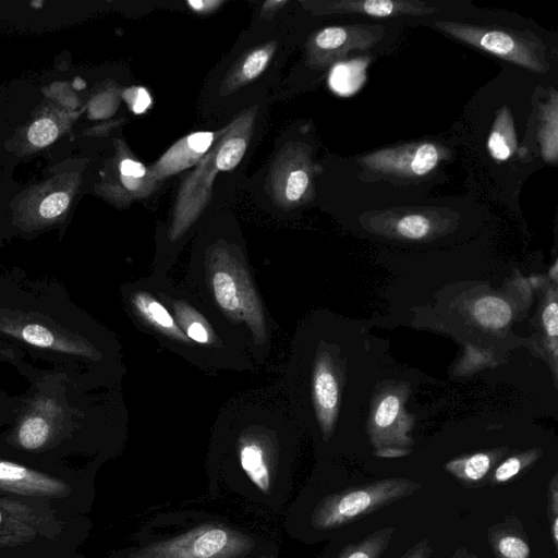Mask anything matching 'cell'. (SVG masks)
<instances>
[{"label": "cell", "instance_id": "obj_1", "mask_svg": "<svg viewBox=\"0 0 558 558\" xmlns=\"http://www.w3.org/2000/svg\"><path fill=\"white\" fill-rule=\"evenodd\" d=\"M238 253L217 246L207 252L203 269L190 270V275L207 310L239 330L262 356L269 344V326L248 267Z\"/></svg>", "mask_w": 558, "mask_h": 558}, {"label": "cell", "instance_id": "obj_2", "mask_svg": "<svg viewBox=\"0 0 558 558\" xmlns=\"http://www.w3.org/2000/svg\"><path fill=\"white\" fill-rule=\"evenodd\" d=\"M422 484L409 478L390 477L350 486L323 498L311 515L319 531L352 524L383 508L414 495Z\"/></svg>", "mask_w": 558, "mask_h": 558}, {"label": "cell", "instance_id": "obj_3", "mask_svg": "<svg viewBox=\"0 0 558 558\" xmlns=\"http://www.w3.org/2000/svg\"><path fill=\"white\" fill-rule=\"evenodd\" d=\"M435 27L464 44L529 71L545 73L548 70L546 47L532 32L450 21H438Z\"/></svg>", "mask_w": 558, "mask_h": 558}, {"label": "cell", "instance_id": "obj_4", "mask_svg": "<svg viewBox=\"0 0 558 558\" xmlns=\"http://www.w3.org/2000/svg\"><path fill=\"white\" fill-rule=\"evenodd\" d=\"M82 184L78 170H66L32 185L12 203L13 223L26 232L62 222Z\"/></svg>", "mask_w": 558, "mask_h": 558}, {"label": "cell", "instance_id": "obj_5", "mask_svg": "<svg viewBox=\"0 0 558 558\" xmlns=\"http://www.w3.org/2000/svg\"><path fill=\"white\" fill-rule=\"evenodd\" d=\"M247 535L222 524H204L150 543L132 558H243L254 547Z\"/></svg>", "mask_w": 558, "mask_h": 558}, {"label": "cell", "instance_id": "obj_6", "mask_svg": "<svg viewBox=\"0 0 558 558\" xmlns=\"http://www.w3.org/2000/svg\"><path fill=\"white\" fill-rule=\"evenodd\" d=\"M450 151L434 142H413L386 147L356 159L364 174L381 179L417 180L433 173Z\"/></svg>", "mask_w": 558, "mask_h": 558}, {"label": "cell", "instance_id": "obj_7", "mask_svg": "<svg viewBox=\"0 0 558 558\" xmlns=\"http://www.w3.org/2000/svg\"><path fill=\"white\" fill-rule=\"evenodd\" d=\"M0 331L28 344L98 361L101 353L85 338L36 313L0 308Z\"/></svg>", "mask_w": 558, "mask_h": 558}, {"label": "cell", "instance_id": "obj_8", "mask_svg": "<svg viewBox=\"0 0 558 558\" xmlns=\"http://www.w3.org/2000/svg\"><path fill=\"white\" fill-rule=\"evenodd\" d=\"M459 214L441 207H397L361 215L365 228L407 240H423L451 226Z\"/></svg>", "mask_w": 558, "mask_h": 558}, {"label": "cell", "instance_id": "obj_9", "mask_svg": "<svg viewBox=\"0 0 558 558\" xmlns=\"http://www.w3.org/2000/svg\"><path fill=\"white\" fill-rule=\"evenodd\" d=\"M385 35L383 25L354 24L325 27L308 43V57L313 65L327 66L351 51L368 50Z\"/></svg>", "mask_w": 558, "mask_h": 558}, {"label": "cell", "instance_id": "obj_10", "mask_svg": "<svg viewBox=\"0 0 558 558\" xmlns=\"http://www.w3.org/2000/svg\"><path fill=\"white\" fill-rule=\"evenodd\" d=\"M80 114L81 111L66 109L45 98L26 124L12 137L11 147L20 157L44 149L66 133Z\"/></svg>", "mask_w": 558, "mask_h": 558}, {"label": "cell", "instance_id": "obj_11", "mask_svg": "<svg viewBox=\"0 0 558 558\" xmlns=\"http://www.w3.org/2000/svg\"><path fill=\"white\" fill-rule=\"evenodd\" d=\"M130 307L135 317L151 331L165 338L170 344L180 347V351L196 352L195 345L186 338L170 310L150 292L135 289L129 295Z\"/></svg>", "mask_w": 558, "mask_h": 558}, {"label": "cell", "instance_id": "obj_12", "mask_svg": "<svg viewBox=\"0 0 558 558\" xmlns=\"http://www.w3.org/2000/svg\"><path fill=\"white\" fill-rule=\"evenodd\" d=\"M159 295L166 306L171 310L174 319L186 338L194 344L209 350L221 351L226 349L221 337L217 333L211 320L203 311L197 310L191 302L175 292L160 291Z\"/></svg>", "mask_w": 558, "mask_h": 558}, {"label": "cell", "instance_id": "obj_13", "mask_svg": "<svg viewBox=\"0 0 558 558\" xmlns=\"http://www.w3.org/2000/svg\"><path fill=\"white\" fill-rule=\"evenodd\" d=\"M437 9L418 0H337L315 4L319 14L353 13L374 17L430 15Z\"/></svg>", "mask_w": 558, "mask_h": 558}, {"label": "cell", "instance_id": "obj_14", "mask_svg": "<svg viewBox=\"0 0 558 558\" xmlns=\"http://www.w3.org/2000/svg\"><path fill=\"white\" fill-rule=\"evenodd\" d=\"M239 462L251 482L268 493L272 478V447L265 433L244 430L238 440Z\"/></svg>", "mask_w": 558, "mask_h": 558}, {"label": "cell", "instance_id": "obj_15", "mask_svg": "<svg viewBox=\"0 0 558 558\" xmlns=\"http://www.w3.org/2000/svg\"><path fill=\"white\" fill-rule=\"evenodd\" d=\"M61 418H63L62 409L54 400L48 398L36 400L19 423L17 442L28 450L43 447Z\"/></svg>", "mask_w": 558, "mask_h": 558}, {"label": "cell", "instance_id": "obj_16", "mask_svg": "<svg viewBox=\"0 0 558 558\" xmlns=\"http://www.w3.org/2000/svg\"><path fill=\"white\" fill-rule=\"evenodd\" d=\"M487 543L495 558H532L533 549L523 522L507 514L486 532Z\"/></svg>", "mask_w": 558, "mask_h": 558}, {"label": "cell", "instance_id": "obj_17", "mask_svg": "<svg viewBox=\"0 0 558 558\" xmlns=\"http://www.w3.org/2000/svg\"><path fill=\"white\" fill-rule=\"evenodd\" d=\"M214 137L211 132H196L179 141L156 163L155 173L173 174L192 166L208 150Z\"/></svg>", "mask_w": 558, "mask_h": 558}, {"label": "cell", "instance_id": "obj_18", "mask_svg": "<svg viewBox=\"0 0 558 558\" xmlns=\"http://www.w3.org/2000/svg\"><path fill=\"white\" fill-rule=\"evenodd\" d=\"M499 452H476L453 459L445 464V470L466 488H481L497 465Z\"/></svg>", "mask_w": 558, "mask_h": 558}, {"label": "cell", "instance_id": "obj_19", "mask_svg": "<svg viewBox=\"0 0 558 558\" xmlns=\"http://www.w3.org/2000/svg\"><path fill=\"white\" fill-rule=\"evenodd\" d=\"M537 141L543 159L548 163L558 160V94L551 88L547 100L539 104Z\"/></svg>", "mask_w": 558, "mask_h": 558}, {"label": "cell", "instance_id": "obj_20", "mask_svg": "<svg viewBox=\"0 0 558 558\" xmlns=\"http://www.w3.org/2000/svg\"><path fill=\"white\" fill-rule=\"evenodd\" d=\"M518 148L513 117L507 105L501 106L495 114L494 123L487 137V150L496 161L510 159Z\"/></svg>", "mask_w": 558, "mask_h": 558}, {"label": "cell", "instance_id": "obj_21", "mask_svg": "<svg viewBox=\"0 0 558 558\" xmlns=\"http://www.w3.org/2000/svg\"><path fill=\"white\" fill-rule=\"evenodd\" d=\"M0 482L12 487L43 494H56L62 489L61 483L22 465L0 460Z\"/></svg>", "mask_w": 558, "mask_h": 558}, {"label": "cell", "instance_id": "obj_22", "mask_svg": "<svg viewBox=\"0 0 558 558\" xmlns=\"http://www.w3.org/2000/svg\"><path fill=\"white\" fill-rule=\"evenodd\" d=\"M395 526L378 529L362 539L348 544L336 558H380L395 535Z\"/></svg>", "mask_w": 558, "mask_h": 558}, {"label": "cell", "instance_id": "obj_23", "mask_svg": "<svg viewBox=\"0 0 558 558\" xmlns=\"http://www.w3.org/2000/svg\"><path fill=\"white\" fill-rule=\"evenodd\" d=\"M313 399L320 412L330 413L338 403L337 380L325 363H319L312 380Z\"/></svg>", "mask_w": 558, "mask_h": 558}, {"label": "cell", "instance_id": "obj_24", "mask_svg": "<svg viewBox=\"0 0 558 558\" xmlns=\"http://www.w3.org/2000/svg\"><path fill=\"white\" fill-rule=\"evenodd\" d=\"M538 457L539 453L532 450L530 452L511 456L505 459L495 466L488 478L487 485L497 486L515 481L533 465Z\"/></svg>", "mask_w": 558, "mask_h": 558}, {"label": "cell", "instance_id": "obj_25", "mask_svg": "<svg viewBox=\"0 0 558 558\" xmlns=\"http://www.w3.org/2000/svg\"><path fill=\"white\" fill-rule=\"evenodd\" d=\"M473 314L483 326L500 328L509 323L511 308L508 303L501 299L485 296L475 303Z\"/></svg>", "mask_w": 558, "mask_h": 558}, {"label": "cell", "instance_id": "obj_26", "mask_svg": "<svg viewBox=\"0 0 558 558\" xmlns=\"http://www.w3.org/2000/svg\"><path fill=\"white\" fill-rule=\"evenodd\" d=\"M312 183V166L306 156L300 158L298 166L288 172L284 182V197L294 203L302 199Z\"/></svg>", "mask_w": 558, "mask_h": 558}, {"label": "cell", "instance_id": "obj_27", "mask_svg": "<svg viewBox=\"0 0 558 558\" xmlns=\"http://www.w3.org/2000/svg\"><path fill=\"white\" fill-rule=\"evenodd\" d=\"M246 149V141L243 137H230L225 140L215 150V162L220 171L232 170L242 159Z\"/></svg>", "mask_w": 558, "mask_h": 558}, {"label": "cell", "instance_id": "obj_28", "mask_svg": "<svg viewBox=\"0 0 558 558\" xmlns=\"http://www.w3.org/2000/svg\"><path fill=\"white\" fill-rule=\"evenodd\" d=\"M272 50L274 46H265L251 52L241 64L240 71L236 74L238 82L244 83L258 76L266 68Z\"/></svg>", "mask_w": 558, "mask_h": 558}, {"label": "cell", "instance_id": "obj_29", "mask_svg": "<svg viewBox=\"0 0 558 558\" xmlns=\"http://www.w3.org/2000/svg\"><path fill=\"white\" fill-rule=\"evenodd\" d=\"M546 517L549 527V536L554 548L558 550V473H555L547 487Z\"/></svg>", "mask_w": 558, "mask_h": 558}, {"label": "cell", "instance_id": "obj_30", "mask_svg": "<svg viewBox=\"0 0 558 558\" xmlns=\"http://www.w3.org/2000/svg\"><path fill=\"white\" fill-rule=\"evenodd\" d=\"M45 97L51 99L56 104L73 110L78 111L81 100L76 94L69 87L68 83L57 82L43 89Z\"/></svg>", "mask_w": 558, "mask_h": 558}, {"label": "cell", "instance_id": "obj_31", "mask_svg": "<svg viewBox=\"0 0 558 558\" xmlns=\"http://www.w3.org/2000/svg\"><path fill=\"white\" fill-rule=\"evenodd\" d=\"M89 118L99 119L110 116L117 108L116 95L110 90L101 92L87 104Z\"/></svg>", "mask_w": 558, "mask_h": 558}, {"label": "cell", "instance_id": "obj_32", "mask_svg": "<svg viewBox=\"0 0 558 558\" xmlns=\"http://www.w3.org/2000/svg\"><path fill=\"white\" fill-rule=\"evenodd\" d=\"M400 401L396 396L386 397L377 408L375 423L380 428L390 426L399 412Z\"/></svg>", "mask_w": 558, "mask_h": 558}, {"label": "cell", "instance_id": "obj_33", "mask_svg": "<svg viewBox=\"0 0 558 558\" xmlns=\"http://www.w3.org/2000/svg\"><path fill=\"white\" fill-rule=\"evenodd\" d=\"M123 97L135 113L144 112L151 102L149 94L142 87L125 90Z\"/></svg>", "mask_w": 558, "mask_h": 558}, {"label": "cell", "instance_id": "obj_34", "mask_svg": "<svg viewBox=\"0 0 558 558\" xmlns=\"http://www.w3.org/2000/svg\"><path fill=\"white\" fill-rule=\"evenodd\" d=\"M120 175L140 180L146 174L145 167L131 158H123L118 165Z\"/></svg>", "mask_w": 558, "mask_h": 558}, {"label": "cell", "instance_id": "obj_35", "mask_svg": "<svg viewBox=\"0 0 558 558\" xmlns=\"http://www.w3.org/2000/svg\"><path fill=\"white\" fill-rule=\"evenodd\" d=\"M558 306L556 301L549 303L543 312V324L546 332L556 338L558 335Z\"/></svg>", "mask_w": 558, "mask_h": 558}, {"label": "cell", "instance_id": "obj_36", "mask_svg": "<svg viewBox=\"0 0 558 558\" xmlns=\"http://www.w3.org/2000/svg\"><path fill=\"white\" fill-rule=\"evenodd\" d=\"M432 554L433 547L430 539L425 537L413 544L399 558H430Z\"/></svg>", "mask_w": 558, "mask_h": 558}, {"label": "cell", "instance_id": "obj_37", "mask_svg": "<svg viewBox=\"0 0 558 558\" xmlns=\"http://www.w3.org/2000/svg\"><path fill=\"white\" fill-rule=\"evenodd\" d=\"M220 1H189L187 4L198 12H207L219 5Z\"/></svg>", "mask_w": 558, "mask_h": 558}, {"label": "cell", "instance_id": "obj_38", "mask_svg": "<svg viewBox=\"0 0 558 558\" xmlns=\"http://www.w3.org/2000/svg\"><path fill=\"white\" fill-rule=\"evenodd\" d=\"M450 558H480L475 553L469 548L460 546L451 554Z\"/></svg>", "mask_w": 558, "mask_h": 558}, {"label": "cell", "instance_id": "obj_39", "mask_svg": "<svg viewBox=\"0 0 558 558\" xmlns=\"http://www.w3.org/2000/svg\"><path fill=\"white\" fill-rule=\"evenodd\" d=\"M549 275L553 277L554 280L557 279V262L551 267V271H549Z\"/></svg>", "mask_w": 558, "mask_h": 558}, {"label": "cell", "instance_id": "obj_40", "mask_svg": "<svg viewBox=\"0 0 558 558\" xmlns=\"http://www.w3.org/2000/svg\"><path fill=\"white\" fill-rule=\"evenodd\" d=\"M0 521H1V514H0Z\"/></svg>", "mask_w": 558, "mask_h": 558}]
</instances>
